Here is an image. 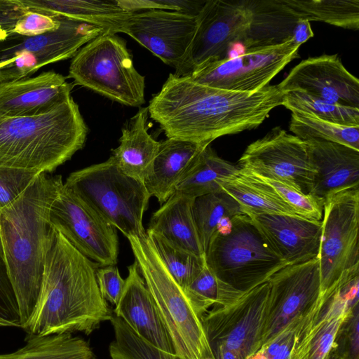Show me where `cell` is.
Segmentation results:
<instances>
[{
  "label": "cell",
  "mask_w": 359,
  "mask_h": 359,
  "mask_svg": "<svg viewBox=\"0 0 359 359\" xmlns=\"http://www.w3.org/2000/svg\"><path fill=\"white\" fill-rule=\"evenodd\" d=\"M16 59H17V56H15V57H13V58H12V59H11V60H7V61H6V62H2V63H0V68H1V67H4V66H5V65H8V64H9V63H11V62H13V61H15Z\"/></svg>",
  "instance_id": "49"
},
{
  "label": "cell",
  "mask_w": 359,
  "mask_h": 359,
  "mask_svg": "<svg viewBox=\"0 0 359 359\" xmlns=\"http://www.w3.org/2000/svg\"><path fill=\"white\" fill-rule=\"evenodd\" d=\"M184 293L201 318L210 307L227 306L244 294L219 280L206 264Z\"/></svg>",
  "instance_id": "35"
},
{
  "label": "cell",
  "mask_w": 359,
  "mask_h": 359,
  "mask_svg": "<svg viewBox=\"0 0 359 359\" xmlns=\"http://www.w3.org/2000/svg\"><path fill=\"white\" fill-rule=\"evenodd\" d=\"M25 9L53 17L79 20L102 28L104 33L121 32L134 13L124 8L118 0H15Z\"/></svg>",
  "instance_id": "24"
},
{
  "label": "cell",
  "mask_w": 359,
  "mask_h": 359,
  "mask_svg": "<svg viewBox=\"0 0 359 359\" xmlns=\"http://www.w3.org/2000/svg\"><path fill=\"white\" fill-rule=\"evenodd\" d=\"M194 199L175 191L152 215L146 231L158 234L172 245L205 259L192 215Z\"/></svg>",
  "instance_id": "26"
},
{
  "label": "cell",
  "mask_w": 359,
  "mask_h": 359,
  "mask_svg": "<svg viewBox=\"0 0 359 359\" xmlns=\"http://www.w3.org/2000/svg\"><path fill=\"white\" fill-rule=\"evenodd\" d=\"M25 341L18 350L0 354V359H96L89 344L72 333L27 334Z\"/></svg>",
  "instance_id": "31"
},
{
  "label": "cell",
  "mask_w": 359,
  "mask_h": 359,
  "mask_svg": "<svg viewBox=\"0 0 359 359\" xmlns=\"http://www.w3.org/2000/svg\"><path fill=\"white\" fill-rule=\"evenodd\" d=\"M282 105L291 112L308 113L336 124L359 126V109L332 104L302 91L285 93Z\"/></svg>",
  "instance_id": "36"
},
{
  "label": "cell",
  "mask_w": 359,
  "mask_h": 359,
  "mask_svg": "<svg viewBox=\"0 0 359 359\" xmlns=\"http://www.w3.org/2000/svg\"><path fill=\"white\" fill-rule=\"evenodd\" d=\"M97 268L53 227L38 299L22 328L40 336L89 334L109 320L113 313L100 292Z\"/></svg>",
  "instance_id": "2"
},
{
  "label": "cell",
  "mask_w": 359,
  "mask_h": 359,
  "mask_svg": "<svg viewBox=\"0 0 359 359\" xmlns=\"http://www.w3.org/2000/svg\"><path fill=\"white\" fill-rule=\"evenodd\" d=\"M248 216L271 250L287 265L298 264L318 257L321 222L281 214Z\"/></svg>",
  "instance_id": "20"
},
{
  "label": "cell",
  "mask_w": 359,
  "mask_h": 359,
  "mask_svg": "<svg viewBox=\"0 0 359 359\" xmlns=\"http://www.w3.org/2000/svg\"><path fill=\"white\" fill-rule=\"evenodd\" d=\"M148 108L141 107L122 130L120 144L112 150L118 168L127 175L142 182L149 172L158 154L160 142L147 132Z\"/></svg>",
  "instance_id": "27"
},
{
  "label": "cell",
  "mask_w": 359,
  "mask_h": 359,
  "mask_svg": "<svg viewBox=\"0 0 359 359\" xmlns=\"http://www.w3.org/2000/svg\"><path fill=\"white\" fill-rule=\"evenodd\" d=\"M284 94L278 85L238 92L170 74L147 108L168 138L209 145L219 137L257 128L282 105Z\"/></svg>",
  "instance_id": "1"
},
{
  "label": "cell",
  "mask_w": 359,
  "mask_h": 359,
  "mask_svg": "<svg viewBox=\"0 0 359 359\" xmlns=\"http://www.w3.org/2000/svg\"><path fill=\"white\" fill-rule=\"evenodd\" d=\"M207 146L175 138L160 142L158 154L143 180L150 196L163 204L194 158Z\"/></svg>",
  "instance_id": "25"
},
{
  "label": "cell",
  "mask_w": 359,
  "mask_h": 359,
  "mask_svg": "<svg viewBox=\"0 0 359 359\" xmlns=\"http://www.w3.org/2000/svg\"><path fill=\"white\" fill-rule=\"evenodd\" d=\"M316 169L309 194L323 206L338 193L359 188V151L318 139L306 140Z\"/></svg>",
  "instance_id": "22"
},
{
  "label": "cell",
  "mask_w": 359,
  "mask_h": 359,
  "mask_svg": "<svg viewBox=\"0 0 359 359\" xmlns=\"http://www.w3.org/2000/svg\"><path fill=\"white\" fill-rule=\"evenodd\" d=\"M73 86L53 71L0 84V116L46 113L71 96Z\"/></svg>",
  "instance_id": "21"
},
{
  "label": "cell",
  "mask_w": 359,
  "mask_h": 359,
  "mask_svg": "<svg viewBox=\"0 0 359 359\" xmlns=\"http://www.w3.org/2000/svg\"><path fill=\"white\" fill-rule=\"evenodd\" d=\"M359 189L334 194L324 202L318 259L322 295L359 276Z\"/></svg>",
  "instance_id": "9"
},
{
  "label": "cell",
  "mask_w": 359,
  "mask_h": 359,
  "mask_svg": "<svg viewBox=\"0 0 359 359\" xmlns=\"http://www.w3.org/2000/svg\"><path fill=\"white\" fill-rule=\"evenodd\" d=\"M9 31L1 23H0V41L4 40L9 34Z\"/></svg>",
  "instance_id": "47"
},
{
  "label": "cell",
  "mask_w": 359,
  "mask_h": 359,
  "mask_svg": "<svg viewBox=\"0 0 359 359\" xmlns=\"http://www.w3.org/2000/svg\"><path fill=\"white\" fill-rule=\"evenodd\" d=\"M255 175L269 184L297 215L311 220L322 221L323 206L313 196L304 194L282 182Z\"/></svg>",
  "instance_id": "39"
},
{
  "label": "cell",
  "mask_w": 359,
  "mask_h": 359,
  "mask_svg": "<svg viewBox=\"0 0 359 359\" xmlns=\"http://www.w3.org/2000/svg\"><path fill=\"white\" fill-rule=\"evenodd\" d=\"M219 185L240 204L247 215H297L269 184L245 170L239 168L233 175L222 179Z\"/></svg>",
  "instance_id": "29"
},
{
  "label": "cell",
  "mask_w": 359,
  "mask_h": 359,
  "mask_svg": "<svg viewBox=\"0 0 359 359\" xmlns=\"http://www.w3.org/2000/svg\"><path fill=\"white\" fill-rule=\"evenodd\" d=\"M39 173L0 166V214L22 194Z\"/></svg>",
  "instance_id": "40"
},
{
  "label": "cell",
  "mask_w": 359,
  "mask_h": 359,
  "mask_svg": "<svg viewBox=\"0 0 359 359\" xmlns=\"http://www.w3.org/2000/svg\"><path fill=\"white\" fill-rule=\"evenodd\" d=\"M68 77L126 106L140 107L145 101L144 76L135 69L126 41L116 34L103 33L81 47Z\"/></svg>",
  "instance_id": "8"
},
{
  "label": "cell",
  "mask_w": 359,
  "mask_h": 359,
  "mask_svg": "<svg viewBox=\"0 0 359 359\" xmlns=\"http://www.w3.org/2000/svg\"><path fill=\"white\" fill-rule=\"evenodd\" d=\"M63 184L61 175L41 172L0 214L4 264L18 302L21 328L38 299L53 231L50 208Z\"/></svg>",
  "instance_id": "3"
},
{
  "label": "cell",
  "mask_w": 359,
  "mask_h": 359,
  "mask_svg": "<svg viewBox=\"0 0 359 359\" xmlns=\"http://www.w3.org/2000/svg\"><path fill=\"white\" fill-rule=\"evenodd\" d=\"M87 134L72 96L44 114L0 116V166L51 173L83 148Z\"/></svg>",
  "instance_id": "4"
},
{
  "label": "cell",
  "mask_w": 359,
  "mask_h": 359,
  "mask_svg": "<svg viewBox=\"0 0 359 359\" xmlns=\"http://www.w3.org/2000/svg\"><path fill=\"white\" fill-rule=\"evenodd\" d=\"M289 128L294 135L304 140L318 139L359 151V126L339 125L308 113L292 111Z\"/></svg>",
  "instance_id": "34"
},
{
  "label": "cell",
  "mask_w": 359,
  "mask_h": 359,
  "mask_svg": "<svg viewBox=\"0 0 359 359\" xmlns=\"http://www.w3.org/2000/svg\"><path fill=\"white\" fill-rule=\"evenodd\" d=\"M252 17L248 0L205 1L191 46L173 74L189 76L207 65L227 58L231 46L247 36Z\"/></svg>",
  "instance_id": "10"
},
{
  "label": "cell",
  "mask_w": 359,
  "mask_h": 359,
  "mask_svg": "<svg viewBox=\"0 0 359 359\" xmlns=\"http://www.w3.org/2000/svg\"><path fill=\"white\" fill-rule=\"evenodd\" d=\"M128 270L125 288L115 306L114 314L122 319L141 338L163 351L175 354L135 261Z\"/></svg>",
  "instance_id": "23"
},
{
  "label": "cell",
  "mask_w": 359,
  "mask_h": 359,
  "mask_svg": "<svg viewBox=\"0 0 359 359\" xmlns=\"http://www.w3.org/2000/svg\"><path fill=\"white\" fill-rule=\"evenodd\" d=\"M96 278L102 297L115 306L118 303L126 285L116 265L97 268Z\"/></svg>",
  "instance_id": "46"
},
{
  "label": "cell",
  "mask_w": 359,
  "mask_h": 359,
  "mask_svg": "<svg viewBox=\"0 0 359 359\" xmlns=\"http://www.w3.org/2000/svg\"><path fill=\"white\" fill-rule=\"evenodd\" d=\"M126 9L137 12L149 9L177 11L198 15L205 1L189 0H118Z\"/></svg>",
  "instance_id": "45"
},
{
  "label": "cell",
  "mask_w": 359,
  "mask_h": 359,
  "mask_svg": "<svg viewBox=\"0 0 359 359\" xmlns=\"http://www.w3.org/2000/svg\"><path fill=\"white\" fill-rule=\"evenodd\" d=\"M64 184L128 239L147 234L142 219L151 196L143 182L123 173L111 156L70 173Z\"/></svg>",
  "instance_id": "7"
},
{
  "label": "cell",
  "mask_w": 359,
  "mask_h": 359,
  "mask_svg": "<svg viewBox=\"0 0 359 359\" xmlns=\"http://www.w3.org/2000/svg\"><path fill=\"white\" fill-rule=\"evenodd\" d=\"M18 302L9 280L6 266L0 261V327H20Z\"/></svg>",
  "instance_id": "43"
},
{
  "label": "cell",
  "mask_w": 359,
  "mask_h": 359,
  "mask_svg": "<svg viewBox=\"0 0 359 359\" xmlns=\"http://www.w3.org/2000/svg\"><path fill=\"white\" fill-rule=\"evenodd\" d=\"M268 283L269 290L262 346L288 325L308 316L324 298L318 257L285 266L275 273Z\"/></svg>",
  "instance_id": "14"
},
{
  "label": "cell",
  "mask_w": 359,
  "mask_h": 359,
  "mask_svg": "<svg viewBox=\"0 0 359 359\" xmlns=\"http://www.w3.org/2000/svg\"><path fill=\"white\" fill-rule=\"evenodd\" d=\"M50 221L89 259L102 266L116 264L118 241L116 229L65 184L52 204Z\"/></svg>",
  "instance_id": "15"
},
{
  "label": "cell",
  "mask_w": 359,
  "mask_h": 359,
  "mask_svg": "<svg viewBox=\"0 0 359 359\" xmlns=\"http://www.w3.org/2000/svg\"><path fill=\"white\" fill-rule=\"evenodd\" d=\"M299 19L359 29V0H282Z\"/></svg>",
  "instance_id": "32"
},
{
  "label": "cell",
  "mask_w": 359,
  "mask_h": 359,
  "mask_svg": "<svg viewBox=\"0 0 359 359\" xmlns=\"http://www.w3.org/2000/svg\"><path fill=\"white\" fill-rule=\"evenodd\" d=\"M147 233L165 268L184 292L203 269L205 259L172 245L158 234Z\"/></svg>",
  "instance_id": "38"
},
{
  "label": "cell",
  "mask_w": 359,
  "mask_h": 359,
  "mask_svg": "<svg viewBox=\"0 0 359 359\" xmlns=\"http://www.w3.org/2000/svg\"><path fill=\"white\" fill-rule=\"evenodd\" d=\"M109 321L114 332V339L109 346L111 359H180L141 338L114 313Z\"/></svg>",
  "instance_id": "37"
},
{
  "label": "cell",
  "mask_w": 359,
  "mask_h": 359,
  "mask_svg": "<svg viewBox=\"0 0 359 359\" xmlns=\"http://www.w3.org/2000/svg\"><path fill=\"white\" fill-rule=\"evenodd\" d=\"M252 22L242 42L245 49L274 46L294 39L301 19L282 0L248 1Z\"/></svg>",
  "instance_id": "28"
},
{
  "label": "cell",
  "mask_w": 359,
  "mask_h": 359,
  "mask_svg": "<svg viewBox=\"0 0 359 359\" xmlns=\"http://www.w3.org/2000/svg\"><path fill=\"white\" fill-rule=\"evenodd\" d=\"M237 166L304 194H309L316 174L307 142L280 126L250 144Z\"/></svg>",
  "instance_id": "13"
},
{
  "label": "cell",
  "mask_w": 359,
  "mask_h": 359,
  "mask_svg": "<svg viewBox=\"0 0 359 359\" xmlns=\"http://www.w3.org/2000/svg\"><path fill=\"white\" fill-rule=\"evenodd\" d=\"M205 262L219 280L242 293L267 282L287 266L247 215L221 224L205 252Z\"/></svg>",
  "instance_id": "6"
},
{
  "label": "cell",
  "mask_w": 359,
  "mask_h": 359,
  "mask_svg": "<svg viewBox=\"0 0 359 359\" xmlns=\"http://www.w3.org/2000/svg\"><path fill=\"white\" fill-rule=\"evenodd\" d=\"M326 359H343L335 351L334 348H332Z\"/></svg>",
  "instance_id": "48"
},
{
  "label": "cell",
  "mask_w": 359,
  "mask_h": 359,
  "mask_svg": "<svg viewBox=\"0 0 359 359\" xmlns=\"http://www.w3.org/2000/svg\"><path fill=\"white\" fill-rule=\"evenodd\" d=\"M284 93L302 91L332 104L359 109V81L337 54L301 61L278 84Z\"/></svg>",
  "instance_id": "18"
},
{
  "label": "cell",
  "mask_w": 359,
  "mask_h": 359,
  "mask_svg": "<svg viewBox=\"0 0 359 359\" xmlns=\"http://www.w3.org/2000/svg\"><path fill=\"white\" fill-rule=\"evenodd\" d=\"M269 290L267 281L232 304L213 307L201 317L211 350L224 348L241 359H249L261 347Z\"/></svg>",
  "instance_id": "11"
},
{
  "label": "cell",
  "mask_w": 359,
  "mask_h": 359,
  "mask_svg": "<svg viewBox=\"0 0 359 359\" xmlns=\"http://www.w3.org/2000/svg\"><path fill=\"white\" fill-rule=\"evenodd\" d=\"M61 18L60 27L44 34L9 33L0 41V63L20 55L23 66L32 74L45 65L74 57L85 44L104 33L96 25Z\"/></svg>",
  "instance_id": "16"
},
{
  "label": "cell",
  "mask_w": 359,
  "mask_h": 359,
  "mask_svg": "<svg viewBox=\"0 0 359 359\" xmlns=\"http://www.w3.org/2000/svg\"><path fill=\"white\" fill-rule=\"evenodd\" d=\"M197 23V15L149 9L134 12L123 26L121 32L175 69L191 46Z\"/></svg>",
  "instance_id": "17"
},
{
  "label": "cell",
  "mask_w": 359,
  "mask_h": 359,
  "mask_svg": "<svg viewBox=\"0 0 359 359\" xmlns=\"http://www.w3.org/2000/svg\"><path fill=\"white\" fill-rule=\"evenodd\" d=\"M61 22V17L26 10L15 22L11 32L25 36H39L57 30Z\"/></svg>",
  "instance_id": "44"
},
{
  "label": "cell",
  "mask_w": 359,
  "mask_h": 359,
  "mask_svg": "<svg viewBox=\"0 0 359 359\" xmlns=\"http://www.w3.org/2000/svg\"><path fill=\"white\" fill-rule=\"evenodd\" d=\"M306 318L288 325L249 359H289L296 342L297 330Z\"/></svg>",
  "instance_id": "41"
},
{
  "label": "cell",
  "mask_w": 359,
  "mask_h": 359,
  "mask_svg": "<svg viewBox=\"0 0 359 359\" xmlns=\"http://www.w3.org/2000/svg\"><path fill=\"white\" fill-rule=\"evenodd\" d=\"M358 299L348 289L337 288L303 320L289 359H326L341 324Z\"/></svg>",
  "instance_id": "19"
},
{
  "label": "cell",
  "mask_w": 359,
  "mask_h": 359,
  "mask_svg": "<svg viewBox=\"0 0 359 359\" xmlns=\"http://www.w3.org/2000/svg\"><path fill=\"white\" fill-rule=\"evenodd\" d=\"M301 44L291 39L283 43L245 49L238 55L207 65L192 73L191 81L212 88L256 92L298 57Z\"/></svg>",
  "instance_id": "12"
},
{
  "label": "cell",
  "mask_w": 359,
  "mask_h": 359,
  "mask_svg": "<svg viewBox=\"0 0 359 359\" xmlns=\"http://www.w3.org/2000/svg\"><path fill=\"white\" fill-rule=\"evenodd\" d=\"M192 215L205 253L211 238L224 221L245 214L233 197L221 190L195 198Z\"/></svg>",
  "instance_id": "33"
},
{
  "label": "cell",
  "mask_w": 359,
  "mask_h": 359,
  "mask_svg": "<svg viewBox=\"0 0 359 359\" xmlns=\"http://www.w3.org/2000/svg\"><path fill=\"white\" fill-rule=\"evenodd\" d=\"M237 165L220 158L210 145L203 149L194 158L177 184L175 191L190 198L222 190V179L238 170Z\"/></svg>",
  "instance_id": "30"
},
{
  "label": "cell",
  "mask_w": 359,
  "mask_h": 359,
  "mask_svg": "<svg viewBox=\"0 0 359 359\" xmlns=\"http://www.w3.org/2000/svg\"><path fill=\"white\" fill-rule=\"evenodd\" d=\"M0 261H3L4 262V252H3V248H2L1 238H0Z\"/></svg>",
  "instance_id": "50"
},
{
  "label": "cell",
  "mask_w": 359,
  "mask_h": 359,
  "mask_svg": "<svg viewBox=\"0 0 359 359\" xmlns=\"http://www.w3.org/2000/svg\"><path fill=\"white\" fill-rule=\"evenodd\" d=\"M333 348L343 359H359L358 304L341 324Z\"/></svg>",
  "instance_id": "42"
},
{
  "label": "cell",
  "mask_w": 359,
  "mask_h": 359,
  "mask_svg": "<svg viewBox=\"0 0 359 359\" xmlns=\"http://www.w3.org/2000/svg\"><path fill=\"white\" fill-rule=\"evenodd\" d=\"M128 240L175 355L180 359H215L201 318L165 268L147 233Z\"/></svg>",
  "instance_id": "5"
}]
</instances>
